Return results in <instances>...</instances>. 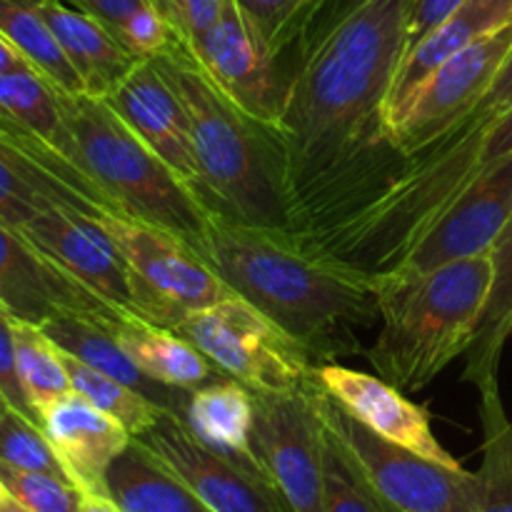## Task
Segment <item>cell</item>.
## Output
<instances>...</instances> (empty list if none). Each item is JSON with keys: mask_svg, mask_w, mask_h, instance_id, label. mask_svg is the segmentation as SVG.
<instances>
[{"mask_svg": "<svg viewBox=\"0 0 512 512\" xmlns=\"http://www.w3.org/2000/svg\"><path fill=\"white\" fill-rule=\"evenodd\" d=\"M200 258L303 345L315 365L358 353V333L380 320L373 273L315 253L285 228L215 213Z\"/></svg>", "mask_w": 512, "mask_h": 512, "instance_id": "6da1fadb", "label": "cell"}, {"mask_svg": "<svg viewBox=\"0 0 512 512\" xmlns=\"http://www.w3.org/2000/svg\"><path fill=\"white\" fill-rule=\"evenodd\" d=\"M378 338L368 360L400 393L438 380L473 345L493 288V258L455 260L428 273H375Z\"/></svg>", "mask_w": 512, "mask_h": 512, "instance_id": "7a4b0ae2", "label": "cell"}, {"mask_svg": "<svg viewBox=\"0 0 512 512\" xmlns=\"http://www.w3.org/2000/svg\"><path fill=\"white\" fill-rule=\"evenodd\" d=\"M153 60L188 113L203 203L238 223L285 228L273 128L230 103L185 40Z\"/></svg>", "mask_w": 512, "mask_h": 512, "instance_id": "3957f363", "label": "cell"}, {"mask_svg": "<svg viewBox=\"0 0 512 512\" xmlns=\"http://www.w3.org/2000/svg\"><path fill=\"white\" fill-rule=\"evenodd\" d=\"M65 115L88 173L130 218L163 228L203 255L213 210L113 110L88 93L65 95Z\"/></svg>", "mask_w": 512, "mask_h": 512, "instance_id": "277c9868", "label": "cell"}, {"mask_svg": "<svg viewBox=\"0 0 512 512\" xmlns=\"http://www.w3.org/2000/svg\"><path fill=\"white\" fill-rule=\"evenodd\" d=\"M325 435L395 512H480L478 475L448 468L380 438L315 380L310 388Z\"/></svg>", "mask_w": 512, "mask_h": 512, "instance_id": "5b68a950", "label": "cell"}, {"mask_svg": "<svg viewBox=\"0 0 512 512\" xmlns=\"http://www.w3.org/2000/svg\"><path fill=\"white\" fill-rule=\"evenodd\" d=\"M170 330L188 338L215 368L258 393H303L318 365L278 323L240 295L183 315Z\"/></svg>", "mask_w": 512, "mask_h": 512, "instance_id": "8992f818", "label": "cell"}, {"mask_svg": "<svg viewBox=\"0 0 512 512\" xmlns=\"http://www.w3.org/2000/svg\"><path fill=\"white\" fill-rule=\"evenodd\" d=\"M50 205L78 210L93 220L105 213L125 215L88 170L0 110V218L23 230Z\"/></svg>", "mask_w": 512, "mask_h": 512, "instance_id": "52a82bcc", "label": "cell"}, {"mask_svg": "<svg viewBox=\"0 0 512 512\" xmlns=\"http://www.w3.org/2000/svg\"><path fill=\"white\" fill-rule=\"evenodd\" d=\"M23 233L60 268L115 305L120 313L168 328L165 310L145 290L143 280L98 220L63 205H50L25 225Z\"/></svg>", "mask_w": 512, "mask_h": 512, "instance_id": "ba28073f", "label": "cell"}, {"mask_svg": "<svg viewBox=\"0 0 512 512\" xmlns=\"http://www.w3.org/2000/svg\"><path fill=\"white\" fill-rule=\"evenodd\" d=\"M310 388L290 395L250 390L253 455L290 512H325V435Z\"/></svg>", "mask_w": 512, "mask_h": 512, "instance_id": "9c48e42d", "label": "cell"}, {"mask_svg": "<svg viewBox=\"0 0 512 512\" xmlns=\"http://www.w3.org/2000/svg\"><path fill=\"white\" fill-rule=\"evenodd\" d=\"M0 308L13 320L43 325L58 315L90 320L108 330L135 323L115 305L60 268L23 230L0 218Z\"/></svg>", "mask_w": 512, "mask_h": 512, "instance_id": "30bf717a", "label": "cell"}, {"mask_svg": "<svg viewBox=\"0 0 512 512\" xmlns=\"http://www.w3.org/2000/svg\"><path fill=\"white\" fill-rule=\"evenodd\" d=\"M130 268L143 280L145 290L158 300L173 328L183 315L235 298L230 285L173 233L128 215H100Z\"/></svg>", "mask_w": 512, "mask_h": 512, "instance_id": "8fae6325", "label": "cell"}, {"mask_svg": "<svg viewBox=\"0 0 512 512\" xmlns=\"http://www.w3.org/2000/svg\"><path fill=\"white\" fill-rule=\"evenodd\" d=\"M510 50L512 20L445 60L395 118V145L410 158L453 128L488 93Z\"/></svg>", "mask_w": 512, "mask_h": 512, "instance_id": "7c38bea8", "label": "cell"}, {"mask_svg": "<svg viewBox=\"0 0 512 512\" xmlns=\"http://www.w3.org/2000/svg\"><path fill=\"white\" fill-rule=\"evenodd\" d=\"M133 440L173 470L213 512H290L263 470L215 453L178 415L165 413Z\"/></svg>", "mask_w": 512, "mask_h": 512, "instance_id": "4fadbf2b", "label": "cell"}, {"mask_svg": "<svg viewBox=\"0 0 512 512\" xmlns=\"http://www.w3.org/2000/svg\"><path fill=\"white\" fill-rule=\"evenodd\" d=\"M215 88L243 113L278 128L285 100V78L260 35L235 0H228L218 23L190 45Z\"/></svg>", "mask_w": 512, "mask_h": 512, "instance_id": "5bb4252c", "label": "cell"}, {"mask_svg": "<svg viewBox=\"0 0 512 512\" xmlns=\"http://www.w3.org/2000/svg\"><path fill=\"white\" fill-rule=\"evenodd\" d=\"M512 215V153L475 178L430 225L408 258L395 270L443 268L455 260L488 255Z\"/></svg>", "mask_w": 512, "mask_h": 512, "instance_id": "9a60e30c", "label": "cell"}, {"mask_svg": "<svg viewBox=\"0 0 512 512\" xmlns=\"http://www.w3.org/2000/svg\"><path fill=\"white\" fill-rule=\"evenodd\" d=\"M100 100L200 198L188 113L153 58L138 60L128 78Z\"/></svg>", "mask_w": 512, "mask_h": 512, "instance_id": "2e32d148", "label": "cell"}, {"mask_svg": "<svg viewBox=\"0 0 512 512\" xmlns=\"http://www.w3.org/2000/svg\"><path fill=\"white\" fill-rule=\"evenodd\" d=\"M318 380L350 415L380 438L448 468H463L433 435L428 410L410 403L395 385L340 363L318 365Z\"/></svg>", "mask_w": 512, "mask_h": 512, "instance_id": "e0dca14e", "label": "cell"}, {"mask_svg": "<svg viewBox=\"0 0 512 512\" xmlns=\"http://www.w3.org/2000/svg\"><path fill=\"white\" fill-rule=\"evenodd\" d=\"M40 428L48 435L70 480L85 495H105L110 465L133 440L118 420L100 413L78 393L50 405L40 415Z\"/></svg>", "mask_w": 512, "mask_h": 512, "instance_id": "ac0fdd59", "label": "cell"}, {"mask_svg": "<svg viewBox=\"0 0 512 512\" xmlns=\"http://www.w3.org/2000/svg\"><path fill=\"white\" fill-rule=\"evenodd\" d=\"M512 20V3L510 0H468L460 5L450 18L435 30H430L395 70L393 88L388 95V120L393 128L395 118L403 113L405 105L415 95V90L445 63L475 43L478 38L488 35L490 30H498L500 25Z\"/></svg>", "mask_w": 512, "mask_h": 512, "instance_id": "d6986e66", "label": "cell"}, {"mask_svg": "<svg viewBox=\"0 0 512 512\" xmlns=\"http://www.w3.org/2000/svg\"><path fill=\"white\" fill-rule=\"evenodd\" d=\"M35 8L83 80L85 93L93 98H108L138 65V58H133L98 20L68 0H35Z\"/></svg>", "mask_w": 512, "mask_h": 512, "instance_id": "ffe728a7", "label": "cell"}, {"mask_svg": "<svg viewBox=\"0 0 512 512\" xmlns=\"http://www.w3.org/2000/svg\"><path fill=\"white\" fill-rule=\"evenodd\" d=\"M43 333L58 345L63 353L73 355L75 360L85 363L88 368L98 370V373L115 378L118 383L128 385V388L138 390L148 400L158 403L165 413L185 418L188 410V400L193 390L170 388V385L158 383V380L148 378L138 365L133 363L123 345L118 343L113 330L103 328L90 320L73 318V315H58V318L48 320L40 325Z\"/></svg>", "mask_w": 512, "mask_h": 512, "instance_id": "44dd1931", "label": "cell"}, {"mask_svg": "<svg viewBox=\"0 0 512 512\" xmlns=\"http://www.w3.org/2000/svg\"><path fill=\"white\" fill-rule=\"evenodd\" d=\"M105 498L123 512H213L138 440H130L110 465Z\"/></svg>", "mask_w": 512, "mask_h": 512, "instance_id": "7402d4cb", "label": "cell"}, {"mask_svg": "<svg viewBox=\"0 0 512 512\" xmlns=\"http://www.w3.org/2000/svg\"><path fill=\"white\" fill-rule=\"evenodd\" d=\"M185 425L203 445L263 470L253 455V395L238 380H218L190 393Z\"/></svg>", "mask_w": 512, "mask_h": 512, "instance_id": "603a6c76", "label": "cell"}, {"mask_svg": "<svg viewBox=\"0 0 512 512\" xmlns=\"http://www.w3.org/2000/svg\"><path fill=\"white\" fill-rule=\"evenodd\" d=\"M115 338L148 378L170 388L198 390L225 380L213 360L205 358L188 338L170 328L135 320V323L120 325L115 330Z\"/></svg>", "mask_w": 512, "mask_h": 512, "instance_id": "cb8c5ba5", "label": "cell"}, {"mask_svg": "<svg viewBox=\"0 0 512 512\" xmlns=\"http://www.w3.org/2000/svg\"><path fill=\"white\" fill-rule=\"evenodd\" d=\"M0 110L18 120L20 125L43 138L50 148L88 170L80 155L78 140L68 123L63 105V93L40 75L33 65H20L10 73L0 75Z\"/></svg>", "mask_w": 512, "mask_h": 512, "instance_id": "d4e9b609", "label": "cell"}, {"mask_svg": "<svg viewBox=\"0 0 512 512\" xmlns=\"http://www.w3.org/2000/svg\"><path fill=\"white\" fill-rule=\"evenodd\" d=\"M493 258V288L478 325L473 345L465 353L463 380L473 388L498 378L500 358L512 335V215L490 250Z\"/></svg>", "mask_w": 512, "mask_h": 512, "instance_id": "484cf974", "label": "cell"}, {"mask_svg": "<svg viewBox=\"0 0 512 512\" xmlns=\"http://www.w3.org/2000/svg\"><path fill=\"white\" fill-rule=\"evenodd\" d=\"M0 30L60 93H85L83 80L70 65L68 55L63 53L40 10L35 8V0H0Z\"/></svg>", "mask_w": 512, "mask_h": 512, "instance_id": "4316f807", "label": "cell"}, {"mask_svg": "<svg viewBox=\"0 0 512 512\" xmlns=\"http://www.w3.org/2000/svg\"><path fill=\"white\" fill-rule=\"evenodd\" d=\"M483 425V465L478 475L480 512H512V423L500 398L498 378L478 385Z\"/></svg>", "mask_w": 512, "mask_h": 512, "instance_id": "83f0119b", "label": "cell"}, {"mask_svg": "<svg viewBox=\"0 0 512 512\" xmlns=\"http://www.w3.org/2000/svg\"><path fill=\"white\" fill-rule=\"evenodd\" d=\"M98 20L133 58L145 60L165 53L175 40V28L155 0H68Z\"/></svg>", "mask_w": 512, "mask_h": 512, "instance_id": "f1b7e54d", "label": "cell"}, {"mask_svg": "<svg viewBox=\"0 0 512 512\" xmlns=\"http://www.w3.org/2000/svg\"><path fill=\"white\" fill-rule=\"evenodd\" d=\"M60 355H63V363L65 370H68L73 393H78L80 398L88 400L93 408H98L100 413H105L108 418L118 420L133 438H138L145 430L153 428V425L165 415V410L160 408L158 403H153V400H148L145 395H140L138 390L128 388V385L118 383L115 378H108V375L88 368V365L75 360L73 355L63 353V350H60Z\"/></svg>", "mask_w": 512, "mask_h": 512, "instance_id": "f546056e", "label": "cell"}, {"mask_svg": "<svg viewBox=\"0 0 512 512\" xmlns=\"http://www.w3.org/2000/svg\"><path fill=\"white\" fill-rule=\"evenodd\" d=\"M15 353L18 373L33 410L40 415L73 393L60 348L43 333L40 325L15 320Z\"/></svg>", "mask_w": 512, "mask_h": 512, "instance_id": "4dcf8cb0", "label": "cell"}, {"mask_svg": "<svg viewBox=\"0 0 512 512\" xmlns=\"http://www.w3.org/2000/svg\"><path fill=\"white\" fill-rule=\"evenodd\" d=\"M248 23L278 60L288 45H293L325 0H235Z\"/></svg>", "mask_w": 512, "mask_h": 512, "instance_id": "1f68e13d", "label": "cell"}, {"mask_svg": "<svg viewBox=\"0 0 512 512\" xmlns=\"http://www.w3.org/2000/svg\"><path fill=\"white\" fill-rule=\"evenodd\" d=\"M0 463L30 470V473H48L55 478L70 480L68 470L60 463L58 453L50 445L43 428L15 413V410H8L0 418Z\"/></svg>", "mask_w": 512, "mask_h": 512, "instance_id": "d6a6232c", "label": "cell"}, {"mask_svg": "<svg viewBox=\"0 0 512 512\" xmlns=\"http://www.w3.org/2000/svg\"><path fill=\"white\" fill-rule=\"evenodd\" d=\"M323 428V425H320ZM325 435V430H323ZM325 512H395L325 435Z\"/></svg>", "mask_w": 512, "mask_h": 512, "instance_id": "836d02e7", "label": "cell"}, {"mask_svg": "<svg viewBox=\"0 0 512 512\" xmlns=\"http://www.w3.org/2000/svg\"><path fill=\"white\" fill-rule=\"evenodd\" d=\"M5 490L30 512H80L85 493L75 483L48 473H30L0 463Z\"/></svg>", "mask_w": 512, "mask_h": 512, "instance_id": "e575fe53", "label": "cell"}, {"mask_svg": "<svg viewBox=\"0 0 512 512\" xmlns=\"http://www.w3.org/2000/svg\"><path fill=\"white\" fill-rule=\"evenodd\" d=\"M512 108V50L505 58V63L500 65L498 75L490 83L488 93L480 98V103L470 110L465 118H460L458 123L450 130H445L443 135L448 138H465V135H480L505 113Z\"/></svg>", "mask_w": 512, "mask_h": 512, "instance_id": "d590c367", "label": "cell"}, {"mask_svg": "<svg viewBox=\"0 0 512 512\" xmlns=\"http://www.w3.org/2000/svg\"><path fill=\"white\" fill-rule=\"evenodd\" d=\"M0 395L8 400L15 413L40 425L38 413L33 410L23 383H20L18 353H15V320L8 313H0Z\"/></svg>", "mask_w": 512, "mask_h": 512, "instance_id": "8d00e7d4", "label": "cell"}, {"mask_svg": "<svg viewBox=\"0 0 512 512\" xmlns=\"http://www.w3.org/2000/svg\"><path fill=\"white\" fill-rule=\"evenodd\" d=\"M225 5H228V0H173L170 20H173L180 38L193 45L218 23Z\"/></svg>", "mask_w": 512, "mask_h": 512, "instance_id": "74e56055", "label": "cell"}, {"mask_svg": "<svg viewBox=\"0 0 512 512\" xmlns=\"http://www.w3.org/2000/svg\"><path fill=\"white\" fill-rule=\"evenodd\" d=\"M463 3L468 0H413V8H410L408 18V33H405V55L430 33V30L438 28L445 18L455 13Z\"/></svg>", "mask_w": 512, "mask_h": 512, "instance_id": "f35d334b", "label": "cell"}, {"mask_svg": "<svg viewBox=\"0 0 512 512\" xmlns=\"http://www.w3.org/2000/svg\"><path fill=\"white\" fill-rule=\"evenodd\" d=\"M512 153V108L505 110L488 130L478 153V178Z\"/></svg>", "mask_w": 512, "mask_h": 512, "instance_id": "ab89813d", "label": "cell"}, {"mask_svg": "<svg viewBox=\"0 0 512 512\" xmlns=\"http://www.w3.org/2000/svg\"><path fill=\"white\" fill-rule=\"evenodd\" d=\"M20 65H30V63L23 58V55H20V50L15 48L8 38H5L3 30H0V75L20 68Z\"/></svg>", "mask_w": 512, "mask_h": 512, "instance_id": "60d3db41", "label": "cell"}, {"mask_svg": "<svg viewBox=\"0 0 512 512\" xmlns=\"http://www.w3.org/2000/svg\"><path fill=\"white\" fill-rule=\"evenodd\" d=\"M80 512H123V510H120L113 500L105 498V495H85Z\"/></svg>", "mask_w": 512, "mask_h": 512, "instance_id": "b9f144b4", "label": "cell"}, {"mask_svg": "<svg viewBox=\"0 0 512 512\" xmlns=\"http://www.w3.org/2000/svg\"><path fill=\"white\" fill-rule=\"evenodd\" d=\"M0 512H30V510L25 508L23 503H18V500H15L13 495L5 493L3 500H0Z\"/></svg>", "mask_w": 512, "mask_h": 512, "instance_id": "7bdbcfd3", "label": "cell"}, {"mask_svg": "<svg viewBox=\"0 0 512 512\" xmlns=\"http://www.w3.org/2000/svg\"><path fill=\"white\" fill-rule=\"evenodd\" d=\"M158 8L163 10V13L168 15V20H170V13H173V0H158ZM170 23H173V20H170Z\"/></svg>", "mask_w": 512, "mask_h": 512, "instance_id": "ee69618b", "label": "cell"}, {"mask_svg": "<svg viewBox=\"0 0 512 512\" xmlns=\"http://www.w3.org/2000/svg\"><path fill=\"white\" fill-rule=\"evenodd\" d=\"M8 410H13V408H10V405H8V400H5L3 395H0V418H3V415L8 413Z\"/></svg>", "mask_w": 512, "mask_h": 512, "instance_id": "f6af8a7d", "label": "cell"}, {"mask_svg": "<svg viewBox=\"0 0 512 512\" xmlns=\"http://www.w3.org/2000/svg\"><path fill=\"white\" fill-rule=\"evenodd\" d=\"M8 493V490H5V485H3V480H0V500H3V495Z\"/></svg>", "mask_w": 512, "mask_h": 512, "instance_id": "bcb514c9", "label": "cell"}, {"mask_svg": "<svg viewBox=\"0 0 512 512\" xmlns=\"http://www.w3.org/2000/svg\"><path fill=\"white\" fill-rule=\"evenodd\" d=\"M0 313H5V310H3V308H0Z\"/></svg>", "mask_w": 512, "mask_h": 512, "instance_id": "7dc6e473", "label": "cell"}, {"mask_svg": "<svg viewBox=\"0 0 512 512\" xmlns=\"http://www.w3.org/2000/svg\"><path fill=\"white\" fill-rule=\"evenodd\" d=\"M155 3H158V0H155Z\"/></svg>", "mask_w": 512, "mask_h": 512, "instance_id": "c3c4849f", "label": "cell"}, {"mask_svg": "<svg viewBox=\"0 0 512 512\" xmlns=\"http://www.w3.org/2000/svg\"><path fill=\"white\" fill-rule=\"evenodd\" d=\"M510 3H512V0H510Z\"/></svg>", "mask_w": 512, "mask_h": 512, "instance_id": "681fc988", "label": "cell"}]
</instances>
